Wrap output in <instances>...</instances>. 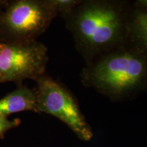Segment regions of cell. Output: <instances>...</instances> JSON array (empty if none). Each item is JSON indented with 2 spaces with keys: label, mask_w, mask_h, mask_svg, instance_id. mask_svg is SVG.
Listing matches in <instances>:
<instances>
[{
  "label": "cell",
  "mask_w": 147,
  "mask_h": 147,
  "mask_svg": "<svg viewBox=\"0 0 147 147\" xmlns=\"http://www.w3.org/2000/svg\"><path fill=\"white\" fill-rule=\"evenodd\" d=\"M130 13L126 1L88 0L80 1L63 18L77 49L90 63L127 45Z\"/></svg>",
  "instance_id": "obj_1"
},
{
  "label": "cell",
  "mask_w": 147,
  "mask_h": 147,
  "mask_svg": "<svg viewBox=\"0 0 147 147\" xmlns=\"http://www.w3.org/2000/svg\"><path fill=\"white\" fill-rule=\"evenodd\" d=\"M146 54L128 44L110 51L87 63L82 84L112 100L126 98L146 81Z\"/></svg>",
  "instance_id": "obj_2"
},
{
  "label": "cell",
  "mask_w": 147,
  "mask_h": 147,
  "mask_svg": "<svg viewBox=\"0 0 147 147\" xmlns=\"http://www.w3.org/2000/svg\"><path fill=\"white\" fill-rule=\"evenodd\" d=\"M57 16L49 0L9 1L0 14V42L15 44L36 41Z\"/></svg>",
  "instance_id": "obj_3"
},
{
  "label": "cell",
  "mask_w": 147,
  "mask_h": 147,
  "mask_svg": "<svg viewBox=\"0 0 147 147\" xmlns=\"http://www.w3.org/2000/svg\"><path fill=\"white\" fill-rule=\"evenodd\" d=\"M35 89L38 113L49 114L59 119L83 141L93 136L91 126L77 101L63 84L45 74L36 80Z\"/></svg>",
  "instance_id": "obj_4"
},
{
  "label": "cell",
  "mask_w": 147,
  "mask_h": 147,
  "mask_svg": "<svg viewBox=\"0 0 147 147\" xmlns=\"http://www.w3.org/2000/svg\"><path fill=\"white\" fill-rule=\"evenodd\" d=\"M48 61V49L37 40L15 44L0 42V75L3 82H13L18 87L27 79L36 81L46 74Z\"/></svg>",
  "instance_id": "obj_5"
},
{
  "label": "cell",
  "mask_w": 147,
  "mask_h": 147,
  "mask_svg": "<svg viewBox=\"0 0 147 147\" xmlns=\"http://www.w3.org/2000/svg\"><path fill=\"white\" fill-rule=\"evenodd\" d=\"M25 111L38 113L35 89L22 84L0 99V116L1 117H8L12 114Z\"/></svg>",
  "instance_id": "obj_6"
},
{
  "label": "cell",
  "mask_w": 147,
  "mask_h": 147,
  "mask_svg": "<svg viewBox=\"0 0 147 147\" xmlns=\"http://www.w3.org/2000/svg\"><path fill=\"white\" fill-rule=\"evenodd\" d=\"M129 42L147 53V10L136 8L130 13Z\"/></svg>",
  "instance_id": "obj_7"
},
{
  "label": "cell",
  "mask_w": 147,
  "mask_h": 147,
  "mask_svg": "<svg viewBox=\"0 0 147 147\" xmlns=\"http://www.w3.org/2000/svg\"><path fill=\"white\" fill-rule=\"evenodd\" d=\"M57 14L64 17L81 1L79 0H49Z\"/></svg>",
  "instance_id": "obj_8"
},
{
  "label": "cell",
  "mask_w": 147,
  "mask_h": 147,
  "mask_svg": "<svg viewBox=\"0 0 147 147\" xmlns=\"http://www.w3.org/2000/svg\"><path fill=\"white\" fill-rule=\"evenodd\" d=\"M20 124V119H14L13 120H10L8 117L0 116V138L3 139L7 132L12 129L17 127Z\"/></svg>",
  "instance_id": "obj_9"
},
{
  "label": "cell",
  "mask_w": 147,
  "mask_h": 147,
  "mask_svg": "<svg viewBox=\"0 0 147 147\" xmlns=\"http://www.w3.org/2000/svg\"><path fill=\"white\" fill-rule=\"evenodd\" d=\"M136 7L138 9L143 10H147V0H140L137 1L135 3Z\"/></svg>",
  "instance_id": "obj_10"
},
{
  "label": "cell",
  "mask_w": 147,
  "mask_h": 147,
  "mask_svg": "<svg viewBox=\"0 0 147 147\" xmlns=\"http://www.w3.org/2000/svg\"><path fill=\"white\" fill-rule=\"evenodd\" d=\"M9 1L8 0H0V14L5 10L8 4Z\"/></svg>",
  "instance_id": "obj_11"
},
{
  "label": "cell",
  "mask_w": 147,
  "mask_h": 147,
  "mask_svg": "<svg viewBox=\"0 0 147 147\" xmlns=\"http://www.w3.org/2000/svg\"><path fill=\"white\" fill-rule=\"evenodd\" d=\"M2 82H3L2 78H1V75H0V83H2Z\"/></svg>",
  "instance_id": "obj_12"
}]
</instances>
